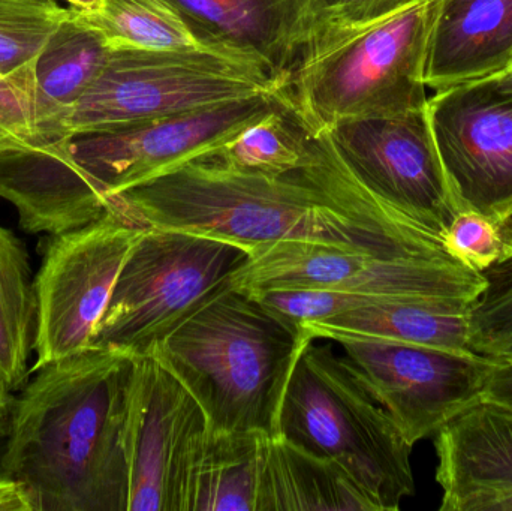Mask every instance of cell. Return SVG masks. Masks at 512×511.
<instances>
[{
	"instance_id": "1",
	"label": "cell",
	"mask_w": 512,
	"mask_h": 511,
	"mask_svg": "<svg viewBox=\"0 0 512 511\" xmlns=\"http://www.w3.org/2000/svg\"><path fill=\"white\" fill-rule=\"evenodd\" d=\"M315 138L312 164L285 176L240 173L203 156L110 200L143 227L203 234L249 251L306 242L385 257H450L442 236L358 179L330 132Z\"/></svg>"
},
{
	"instance_id": "2",
	"label": "cell",
	"mask_w": 512,
	"mask_h": 511,
	"mask_svg": "<svg viewBox=\"0 0 512 511\" xmlns=\"http://www.w3.org/2000/svg\"><path fill=\"white\" fill-rule=\"evenodd\" d=\"M135 360L87 348L39 368L15 398L5 470L32 511H128Z\"/></svg>"
},
{
	"instance_id": "3",
	"label": "cell",
	"mask_w": 512,
	"mask_h": 511,
	"mask_svg": "<svg viewBox=\"0 0 512 511\" xmlns=\"http://www.w3.org/2000/svg\"><path fill=\"white\" fill-rule=\"evenodd\" d=\"M312 341L303 327L233 287L177 329L155 357L197 399L209 431L274 438L286 387Z\"/></svg>"
},
{
	"instance_id": "4",
	"label": "cell",
	"mask_w": 512,
	"mask_h": 511,
	"mask_svg": "<svg viewBox=\"0 0 512 511\" xmlns=\"http://www.w3.org/2000/svg\"><path fill=\"white\" fill-rule=\"evenodd\" d=\"M435 0L361 24H313L282 101L309 134L429 104L424 71Z\"/></svg>"
},
{
	"instance_id": "5",
	"label": "cell",
	"mask_w": 512,
	"mask_h": 511,
	"mask_svg": "<svg viewBox=\"0 0 512 511\" xmlns=\"http://www.w3.org/2000/svg\"><path fill=\"white\" fill-rule=\"evenodd\" d=\"M277 437L334 462L378 506L397 511L415 494L412 446L352 366L310 342L292 372Z\"/></svg>"
},
{
	"instance_id": "6",
	"label": "cell",
	"mask_w": 512,
	"mask_h": 511,
	"mask_svg": "<svg viewBox=\"0 0 512 511\" xmlns=\"http://www.w3.org/2000/svg\"><path fill=\"white\" fill-rule=\"evenodd\" d=\"M108 44L104 68L63 116L65 140L283 89L259 60L245 54Z\"/></svg>"
},
{
	"instance_id": "7",
	"label": "cell",
	"mask_w": 512,
	"mask_h": 511,
	"mask_svg": "<svg viewBox=\"0 0 512 511\" xmlns=\"http://www.w3.org/2000/svg\"><path fill=\"white\" fill-rule=\"evenodd\" d=\"M251 251L216 237L146 228L126 257L90 348L143 359L230 290Z\"/></svg>"
},
{
	"instance_id": "8",
	"label": "cell",
	"mask_w": 512,
	"mask_h": 511,
	"mask_svg": "<svg viewBox=\"0 0 512 511\" xmlns=\"http://www.w3.org/2000/svg\"><path fill=\"white\" fill-rule=\"evenodd\" d=\"M486 285L483 273L456 257H385L337 246L279 242L252 249L234 287L251 294L288 288L339 291L381 299L474 302Z\"/></svg>"
},
{
	"instance_id": "9",
	"label": "cell",
	"mask_w": 512,
	"mask_h": 511,
	"mask_svg": "<svg viewBox=\"0 0 512 511\" xmlns=\"http://www.w3.org/2000/svg\"><path fill=\"white\" fill-rule=\"evenodd\" d=\"M144 230L110 200L107 212L96 221L48 236L36 273L38 330L33 372L90 348L120 269Z\"/></svg>"
},
{
	"instance_id": "10",
	"label": "cell",
	"mask_w": 512,
	"mask_h": 511,
	"mask_svg": "<svg viewBox=\"0 0 512 511\" xmlns=\"http://www.w3.org/2000/svg\"><path fill=\"white\" fill-rule=\"evenodd\" d=\"M376 401L412 447L480 401L499 360L373 336L333 333Z\"/></svg>"
},
{
	"instance_id": "11",
	"label": "cell",
	"mask_w": 512,
	"mask_h": 511,
	"mask_svg": "<svg viewBox=\"0 0 512 511\" xmlns=\"http://www.w3.org/2000/svg\"><path fill=\"white\" fill-rule=\"evenodd\" d=\"M280 92L78 135L68 140L69 152L93 188L110 201L120 192L221 149L283 105Z\"/></svg>"
},
{
	"instance_id": "12",
	"label": "cell",
	"mask_w": 512,
	"mask_h": 511,
	"mask_svg": "<svg viewBox=\"0 0 512 511\" xmlns=\"http://www.w3.org/2000/svg\"><path fill=\"white\" fill-rule=\"evenodd\" d=\"M328 132L370 191L439 236L462 212L427 107L400 116L348 120Z\"/></svg>"
},
{
	"instance_id": "13",
	"label": "cell",
	"mask_w": 512,
	"mask_h": 511,
	"mask_svg": "<svg viewBox=\"0 0 512 511\" xmlns=\"http://www.w3.org/2000/svg\"><path fill=\"white\" fill-rule=\"evenodd\" d=\"M427 110L460 209L498 224L512 209V92L484 78L439 90Z\"/></svg>"
},
{
	"instance_id": "14",
	"label": "cell",
	"mask_w": 512,
	"mask_h": 511,
	"mask_svg": "<svg viewBox=\"0 0 512 511\" xmlns=\"http://www.w3.org/2000/svg\"><path fill=\"white\" fill-rule=\"evenodd\" d=\"M207 429L197 399L156 357L135 360L126 423L128 511H182L186 468Z\"/></svg>"
},
{
	"instance_id": "15",
	"label": "cell",
	"mask_w": 512,
	"mask_h": 511,
	"mask_svg": "<svg viewBox=\"0 0 512 511\" xmlns=\"http://www.w3.org/2000/svg\"><path fill=\"white\" fill-rule=\"evenodd\" d=\"M441 511H512V408L481 398L435 440Z\"/></svg>"
},
{
	"instance_id": "16",
	"label": "cell",
	"mask_w": 512,
	"mask_h": 511,
	"mask_svg": "<svg viewBox=\"0 0 512 511\" xmlns=\"http://www.w3.org/2000/svg\"><path fill=\"white\" fill-rule=\"evenodd\" d=\"M203 44L254 57L285 87L306 45L318 0H165Z\"/></svg>"
},
{
	"instance_id": "17",
	"label": "cell",
	"mask_w": 512,
	"mask_h": 511,
	"mask_svg": "<svg viewBox=\"0 0 512 511\" xmlns=\"http://www.w3.org/2000/svg\"><path fill=\"white\" fill-rule=\"evenodd\" d=\"M0 198L17 209L24 231L47 236L96 221L110 204L72 158L68 140L0 150Z\"/></svg>"
},
{
	"instance_id": "18",
	"label": "cell",
	"mask_w": 512,
	"mask_h": 511,
	"mask_svg": "<svg viewBox=\"0 0 512 511\" xmlns=\"http://www.w3.org/2000/svg\"><path fill=\"white\" fill-rule=\"evenodd\" d=\"M512 63V0H435L424 81L445 90Z\"/></svg>"
},
{
	"instance_id": "19",
	"label": "cell",
	"mask_w": 512,
	"mask_h": 511,
	"mask_svg": "<svg viewBox=\"0 0 512 511\" xmlns=\"http://www.w3.org/2000/svg\"><path fill=\"white\" fill-rule=\"evenodd\" d=\"M465 300L375 299L369 305L303 329L313 339L333 333L373 336L406 344L441 348L457 353H474L469 347V312Z\"/></svg>"
},
{
	"instance_id": "20",
	"label": "cell",
	"mask_w": 512,
	"mask_h": 511,
	"mask_svg": "<svg viewBox=\"0 0 512 511\" xmlns=\"http://www.w3.org/2000/svg\"><path fill=\"white\" fill-rule=\"evenodd\" d=\"M267 441L207 428L189 455L182 511H258Z\"/></svg>"
},
{
	"instance_id": "21",
	"label": "cell",
	"mask_w": 512,
	"mask_h": 511,
	"mask_svg": "<svg viewBox=\"0 0 512 511\" xmlns=\"http://www.w3.org/2000/svg\"><path fill=\"white\" fill-rule=\"evenodd\" d=\"M379 511L334 462L268 438L258 511Z\"/></svg>"
},
{
	"instance_id": "22",
	"label": "cell",
	"mask_w": 512,
	"mask_h": 511,
	"mask_svg": "<svg viewBox=\"0 0 512 511\" xmlns=\"http://www.w3.org/2000/svg\"><path fill=\"white\" fill-rule=\"evenodd\" d=\"M110 53L107 38L69 6V15L36 60L39 101L59 126L66 110L89 89Z\"/></svg>"
},
{
	"instance_id": "23",
	"label": "cell",
	"mask_w": 512,
	"mask_h": 511,
	"mask_svg": "<svg viewBox=\"0 0 512 511\" xmlns=\"http://www.w3.org/2000/svg\"><path fill=\"white\" fill-rule=\"evenodd\" d=\"M38 330L36 276L24 243L0 225V378L12 392L29 380Z\"/></svg>"
},
{
	"instance_id": "24",
	"label": "cell",
	"mask_w": 512,
	"mask_h": 511,
	"mask_svg": "<svg viewBox=\"0 0 512 511\" xmlns=\"http://www.w3.org/2000/svg\"><path fill=\"white\" fill-rule=\"evenodd\" d=\"M315 155V135L280 105L206 156L240 173L280 177L312 164Z\"/></svg>"
},
{
	"instance_id": "25",
	"label": "cell",
	"mask_w": 512,
	"mask_h": 511,
	"mask_svg": "<svg viewBox=\"0 0 512 511\" xmlns=\"http://www.w3.org/2000/svg\"><path fill=\"white\" fill-rule=\"evenodd\" d=\"M75 12L108 42L159 50L215 48L203 44L165 0H102L101 11Z\"/></svg>"
},
{
	"instance_id": "26",
	"label": "cell",
	"mask_w": 512,
	"mask_h": 511,
	"mask_svg": "<svg viewBox=\"0 0 512 511\" xmlns=\"http://www.w3.org/2000/svg\"><path fill=\"white\" fill-rule=\"evenodd\" d=\"M69 15L57 0H0V74L35 71L36 60Z\"/></svg>"
},
{
	"instance_id": "27",
	"label": "cell",
	"mask_w": 512,
	"mask_h": 511,
	"mask_svg": "<svg viewBox=\"0 0 512 511\" xmlns=\"http://www.w3.org/2000/svg\"><path fill=\"white\" fill-rule=\"evenodd\" d=\"M57 140L62 134L39 101L35 71L0 74V150L44 149Z\"/></svg>"
},
{
	"instance_id": "28",
	"label": "cell",
	"mask_w": 512,
	"mask_h": 511,
	"mask_svg": "<svg viewBox=\"0 0 512 511\" xmlns=\"http://www.w3.org/2000/svg\"><path fill=\"white\" fill-rule=\"evenodd\" d=\"M483 275L486 285L469 312V347L505 360L512 354V257L501 258Z\"/></svg>"
},
{
	"instance_id": "29",
	"label": "cell",
	"mask_w": 512,
	"mask_h": 511,
	"mask_svg": "<svg viewBox=\"0 0 512 511\" xmlns=\"http://www.w3.org/2000/svg\"><path fill=\"white\" fill-rule=\"evenodd\" d=\"M442 239L453 257L481 273L504 257L498 224L472 210L460 212Z\"/></svg>"
},
{
	"instance_id": "30",
	"label": "cell",
	"mask_w": 512,
	"mask_h": 511,
	"mask_svg": "<svg viewBox=\"0 0 512 511\" xmlns=\"http://www.w3.org/2000/svg\"><path fill=\"white\" fill-rule=\"evenodd\" d=\"M415 0H330L319 9L315 23L361 24L399 11Z\"/></svg>"
},
{
	"instance_id": "31",
	"label": "cell",
	"mask_w": 512,
	"mask_h": 511,
	"mask_svg": "<svg viewBox=\"0 0 512 511\" xmlns=\"http://www.w3.org/2000/svg\"><path fill=\"white\" fill-rule=\"evenodd\" d=\"M481 398L512 408V362L499 360L487 380Z\"/></svg>"
},
{
	"instance_id": "32",
	"label": "cell",
	"mask_w": 512,
	"mask_h": 511,
	"mask_svg": "<svg viewBox=\"0 0 512 511\" xmlns=\"http://www.w3.org/2000/svg\"><path fill=\"white\" fill-rule=\"evenodd\" d=\"M0 511H32L26 492L11 477H0Z\"/></svg>"
},
{
	"instance_id": "33",
	"label": "cell",
	"mask_w": 512,
	"mask_h": 511,
	"mask_svg": "<svg viewBox=\"0 0 512 511\" xmlns=\"http://www.w3.org/2000/svg\"><path fill=\"white\" fill-rule=\"evenodd\" d=\"M11 413L0 416V477H9L5 470V453L8 447L9 429H11Z\"/></svg>"
},
{
	"instance_id": "34",
	"label": "cell",
	"mask_w": 512,
	"mask_h": 511,
	"mask_svg": "<svg viewBox=\"0 0 512 511\" xmlns=\"http://www.w3.org/2000/svg\"><path fill=\"white\" fill-rule=\"evenodd\" d=\"M499 233L504 243V257H512V209L498 222Z\"/></svg>"
},
{
	"instance_id": "35",
	"label": "cell",
	"mask_w": 512,
	"mask_h": 511,
	"mask_svg": "<svg viewBox=\"0 0 512 511\" xmlns=\"http://www.w3.org/2000/svg\"><path fill=\"white\" fill-rule=\"evenodd\" d=\"M14 402L15 396L12 395V390L9 389L8 384L0 378V416H2V414L11 413Z\"/></svg>"
},
{
	"instance_id": "36",
	"label": "cell",
	"mask_w": 512,
	"mask_h": 511,
	"mask_svg": "<svg viewBox=\"0 0 512 511\" xmlns=\"http://www.w3.org/2000/svg\"><path fill=\"white\" fill-rule=\"evenodd\" d=\"M487 80L493 81L499 89L512 92V63L508 68H505L504 71L487 78Z\"/></svg>"
},
{
	"instance_id": "37",
	"label": "cell",
	"mask_w": 512,
	"mask_h": 511,
	"mask_svg": "<svg viewBox=\"0 0 512 511\" xmlns=\"http://www.w3.org/2000/svg\"><path fill=\"white\" fill-rule=\"evenodd\" d=\"M71 8L84 12H98L102 8V0H65Z\"/></svg>"
},
{
	"instance_id": "38",
	"label": "cell",
	"mask_w": 512,
	"mask_h": 511,
	"mask_svg": "<svg viewBox=\"0 0 512 511\" xmlns=\"http://www.w3.org/2000/svg\"><path fill=\"white\" fill-rule=\"evenodd\" d=\"M319 2V9L324 8L325 5H327L330 0H318Z\"/></svg>"
},
{
	"instance_id": "39",
	"label": "cell",
	"mask_w": 512,
	"mask_h": 511,
	"mask_svg": "<svg viewBox=\"0 0 512 511\" xmlns=\"http://www.w3.org/2000/svg\"><path fill=\"white\" fill-rule=\"evenodd\" d=\"M502 362H512V354L510 357H508V359L502 360Z\"/></svg>"
}]
</instances>
